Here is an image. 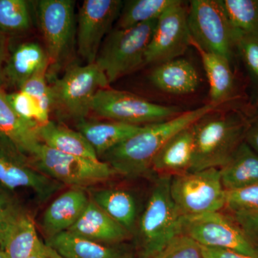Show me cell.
<instances>
[{
  "mask_svg": "<svg viewBox=\"0 0 258 258\" xmlns=\"http://www.w3.org/2000/svg\"><path fill=\"white\" fill-rule=\"evenodd\" d=\"M149 79L158 90L174 96L195 93L201 82L196 68L181 57L157 64Z\"/></svg>",
  "mask_w": 258,
  "mask_h": 258,
  "instance_id": "ffe728a7",
  "label": "cell"
},
{
  "mask_svg": "<svg viewBox=\"0 0 258 258\" xmlns=\"http://www.w3.org/2000/svg\"><path fill=\"white\" fill-rule=\"evenodd\" d=\"M235 36L258 37V0H220Z\"/></svg>",
  "mask_w": 258,
  "mask_h": 258,
  "instance_id": "f546056e",
  "label": "cell"
},
{
  "mask_svg": "<svg viewBox=\"0 0 258 258\" xmlns=\"http://www.w3.org/2000/svg\"><path fill=\"white\" fill-rule=\"evenodd\" d=\"M220 103L207 104L183 112L165 121L144 125L134 134L106 153L101 158L115 172L127 177H137L152 170L158 153L174 136L198 122L205 115L217 111Z\"/></svg>",
  "mask_w": 258,
  "mask_h": 258,
  "instance_id": "6da1fadb",
  "label": "cell"
},
{
  "mask_svg": "<svg viewBox=\"0 0 258 258\" xmlns=\"http://www.w3.org/2000/svg\"><path fill=\"white\" fill-rule=\"evenodd\" d=\"M171 176H161L156 181L139 230L144 258H152L175 236L181 234V220L170 191Z\"/></svg>",
  "mask_w": 258,
  "mask_h": 258,
  "instance_id": "5b68a950",
  "label": "cell"
},
{
  "mask_svg": "<svg viewBox=\"0 0 258 258\" xmlns=\"http://www.w3.org/2000/svg\"><path fill=\"white\" fill-rule=\"evenodd\" d=\"M232 217L246 235L258 245V212L236 214Z\"/></svg>",
  "mask_w": 258,
  "mask_h": 258,
  "instance_id": "e575fe53",
  "label": "cell"
},
{
  "mask_svg": "<svg viewBox=\"0 0 258 258\" xmlns=\"http://www.w3.org/2000/svg\"><path fill=\"white\" fill-rule=\"evenodd\" d=\"M188 10L176 0L158 19L146 52L145 64H160L179 58L190 45Z\"/></svg>",
  "mask_w": 258,
  "mask_h": 258,
  "instance_id": "7c38bea8",
  "label": "cell"
},
{
  "mask_svg": "<svg viewBox=\"0 0 258 258\" xmlns=\"http://www.w3.org/2000/svg\"><path fill=\"white\" fill-rule=\"evenodd\" d=\"M10 55L8 35L0 31V88L5 87L4 68Z\"/></svg>",
  "mask_w": 258,
  "mask_h": 258,
  "instance_id": "8d00e7d4",
  "label": "cell"
},
{
  "mask_svg": "<svg viewBox=\"0 0 258 258\" xmlns=\"http://www.w3.org/2000/svg\"><path fill=\"white\" fill-rule=\"evenodd\" d=\"M28 258H64L55 249L43 242H40L33 253Z\"/></svg>",
  "mask_w": 258,
  "mask_h": 258,
  "instance_id": "f35d334b",
  "label": "cell"
},
{
  "mask_svg": "<svg viewBox=\"0 0 258 258\" xmlns=\"http://www.w3.org/2000/svg\"><path fill=\"white\" fill-rule=\"evenodd\" d=\"M120 0H85L78 16L77 45L80 56L96 62L105 37L110 33L123 8Z\"/></svg>",
  "mask_w": 258,
  "mask_h": 258,
  "instance_id": "4fadbf2b",
  "label": "cell"
},
{
  "mask_svg": "<svg viewBox=\"0 0 258 258\" xmlns=\"http://www.w3.org/2000/svg\"><path fill=\"white\" fill-rule=\"evenodd\" d=\"M91 111L108 120L136 125L165 121L183 113L179 107L157 104L134 93L110 88L96 93Z\"/></svg>",
  "mask_w": 258,
  "mask_h": 258,
  "instance_id": "ba28073f",
  "label": "cell"
},
{
  "mask_svg": "<svg viewBox=\"0 0 258 258\" xmlns=\"http://www.w3.org/2000/svg\"><path fill=\"white\" fill-rule=\"evenodd\" d=\"M225 210L231 215L258 212V184L225 190Z\"/></svg>",
  "mask_w": 258,
  "mask_h": 258,
  "instance_id": "1f68e13d",
  "label": "cell"
},
{
  "mask_svg": "<svg viewBox=\"0 0 258 258\" xmlns=\"http://www.w3.org/2000/svg\"><path fill=\"white\" fill-rule=\"evenodd\" d=\"M200 246L203 258H255L230 249Z\"/></svg>",
  "mask_w": 258,
  "mask_h": 258,
  "instance_id": "d590c367",
  "label": "cell"
},
{
  "mask_svg": "<svg viewBox=\"0 0 258 258\" xmlns=\"http://www.w3.org/2000/svg\"><path fill=\"white\" fill-rule=\"evenodd\" d=\"M30 158L32 166L37 171L73 188L83 189L104 182L118 174L101 159L63 154L42 143Z\"/></svg>",
  "mask_w": 258,
  "mask_h": 258,
  "instance_id": "8992f818",
  "label": "cell"
},
{
  "mask_svg": "<svg viewBox=\"0 0 258 258\" xmlns=\"http://www.w3.org/2000/svg\"><path fill=\"white\" fill-rule=\"evenodd\" d=\"M89 200L84 189L79 188L68 190L53 200L42 216V230L47 238L69 230L81 216Z\"/></svg>",
  "mask_w": 258,
  "mask_h": 258,
  "instance_id": "44dd1931",
  "label": "cell"
},
{
  "mask_svg": "<svg viewBox=\"0 0 258 258\" xmlns=\"http://www.w3.org/2000/svg\"><path fill=\"white\" fill-rule=\"evenodd\" d=\"M190 45L198 50L210 85L212 103L223 104L230 99L235 91V77L230 60L225 57L205 50L191 37Z\"/></svg>",
  "mask_w": 258,
  "mask_h": 258,
  "instance_id": "cb8c5ba5",
  "label": "cell"
},
{
  "mask_svg": "<svg viewBox=\"0 0 258 258\" xmlns=\"http://www.w3.org/2000/svg\"><path fill=\"white\" fill-rule=\"evenodd\" d=\"M38 128L16 113L0 88V138L24 157H31L42 143Z\"/></svg>",
  "mask_w": 258,
  "mask_h": 258,
  "instance_id": "e0dca14e",
  "label": "cell"
},
{
  "mask_svg": "<svg viewBox=\"0 0 258 258\" xmlns=\"http://www.w3.org/2000/svg\"><path fill=\"white\" fill-rule=\"evenodd\" d=\"M152 258H203L201 246L189 236H175Z\"/></svg>",
  "mask_w": 258,
  "mask_h": 258,
  "instance_id": "836d02e7",
  "label": "cell"
},
{
  "mask_svg": "<svg viewBox=\"0 0 258 258\" xmlns=\"http://www.w3.org/2000/svg\"><path fill=\"white\" fill-rule=\"evenodd\" d=\"M69 232L100 243H116L128 238L130 232L108 216L90 199L88 205Z\"/></svg>",
  "mask_w": 258,
  "mask_h": 258,
  "instance_id": "7402d4cb",
  "label": "cell"
},
{
  "mask_svg": "<svg viewBox=\"0 0 258 258\" xmlns=\"http://www.w3.org/2000/svg\"><path fill=\"white\" fill-rule=\"evenodd\" d=\"M40 242L32 217L8 202L0 226V249L8 258H28Z\"/></svg>",
  "mask_w": 258,
  "mask_h": 258,
  "instance_id": "9a60e30c",
  "label": "cell"
},
{
  "mask_svg": "<svg viewBox=\"0 0 258 258\" xmlns=\"http://www.w3.org/2000/svg\"><path fill=\"white\" fill-rule=\"evenodd\" d=\"M25 158L0 138V183L5 187L28 188L41 200H47L60 189L62 184L37 171Z\"/></svg>",
  "mask_w": 258,
  "mask_h": 258,
  "instance_id": "5bb4252c",
  "label": "cell"
},
{
  "mask_svg": "<svg viewBox=\"0 0 258 258\" xmlns=\"http://www.w3.org/2000/svg\"><path fill=\"white\" fill-rule=\"evenodd\" d=\"M170 191L181 216L220 212L225 208V189L218 168L172 176Z\"/></svg>",
  "mask_w": 258,
  "mask_h": 258,
  "instance_id": "52a82bcc",
  "label": "cell"
},
{
  "mask_svg": "<svg viewBox=\"0 0 258 258\" xmlns=\"http://www.w3.org/2000/svg\"><path fill=\"white\" fill-rule=\"evenodd\" d=\"M30 2L0 0V31L5 35L22 33L31 26Z\"/></svg>",
  "mask_w": 258,
  "mask_h": 258,
  "instance_id": "4dcf8cb0",
  "label": "cell"
},
{
  "mask_svg": "<svg viewBox=\"0 0 258 258\" xmlns=\"http://www.w3.org/2000/svg\"><path fill=\"white\" fill-rule=\"evenodd\" d=\"M249 120L237 112L205 115L195 123V152L191 171L221 168L244 142Z\"/></svg>",
  "mask_w": 258,
  "mask_h": 258,
  "instance_id": "7a4b0ae2",
  "label": "cell"
},
{
  "mask_svg": "<svg viewBox=\"0 0 258 258\" xmlns=\"http://www.w3.org/2000/svg\"><path fill=\"white\" fill-rule=\"evenodd\" d=\"M191 38L205 50L231 61L235 36L220 0H192L188 10Z\"/></svg>",
  "mask_w": 258,
  "mask_h": 258,
  "instance_id": "30bf717a",
  "label": "cell"
},
{
  "mask_svg": "<svg viewBox=\"0 0 258 258\" xmlns=\"http://www.w3.org/2000/svg\"><path fill=\"white\" fill-rule=\"evenodd\" d=\"M8 202L5 200L3 195L0 193V226L3 222V217H4L5 210H6L7 205Z\"/></svg>",
  "mask_w": 258,
  "mask_h": 258,
  "instance_id": "ab89813d",
  "label": "cell"
},
{
  "mask_svg": "<svg viewBox=\"0 0 258 258\" xmlns=\"http://www.w3.org/2000/svg\"><path fill=\"white\" fill-rule=\"evenodd\" d=\"M195 152V123L172 137L158 153L152 170L161 176H174L191 171Z\"/></svg>",
  "mask_w": 258,
  "mask_h": 258,
  "instance_id": "d6986e66",
  "label": "cell"
},
{
  "mask_svg": "<svg viewBox=\"0 0 258 258\" xmlns=\"http://www.w3.org/2000/svg\"><path fill=\"white\" fill-rule=\"evenodd\" d=\"M38 133L42 144L57 152L86 159H100L89 142L78 131L50 120L39 127Z\"/></svg>",
  "mask_w": 258,
  "mask_h": 258,
  "instance_id": "484cf974",
  "label": "cell"
},
{
  "mask_svg": "<svg viewBox=\"0 0 258 258\" xmlns=\"http://www.w3.org/2000/svg\"><path fill=\"white\" fill-rule=\"evenodd\" d=\"M8 101L24 119L40 127L50 121L52 98L47 73L34 76L20 89L8 94Z\"/></svg>",
  "mask_w": 258,
  "mask_h": 258,
  "instance_id": "2e32d148",
  "label": "cell"
},
{
  "mask_svg": "<svg viewBox=\"0 0 258 258\" xmlns=\"http://www.w3.org/2000/svg\"><path fill=\"white\" fill-rule=\"evenodd\" d=\"M235 48L247 70L252 89L258 97V37L236 36Z\"/></svg>",
  "mask_w": 258,
  "mask_h": 258,
  "instance_id": "d6a6232c",
  "label": "cell"
},
{
  "mask_svg": "<svg viewBox=\"0 0 258 258\" xmlns=\"http://www.w3.org/2000/svg\"><path fill=\"white\" fill-rule=\"evenodd\" d=\"M50 59L41 45L37 42H25L15 49L4 68L5 86L19 90L37 75L47 73Z\"/></svg>",
  "mask_w": 258,
  "mask_h": 258,
  "instance_id": "ac0fdd59",
  "label": "cell"
},
{
  "mask_svg": "<svg viewBox=\"0 0 258 258\" xmlns=\"http://www.w3.org/2000/svg\"><path fill=\"white\" fill-rule=\"evenodd\" d=\"M75 3L72 0H41L37 15L50 59V67L57 71L71 53L76 33Z\"/></svg>",
  "mask_w": 258,
  "mask_h": 258,
  "instance_id": "8fae6325",
  "label": "cell"
},
{
  "mask_svg": "<svg viewBox=\"0 0 258 258\" xmlns=\"http://www.w3.org/2000/svg\"><path fill=\"white\" fill-rule=\"evenodd\" d=\"M106 75L96 62L73 66L60 79L50 84L52 109L57 114L77 123L91 111L93 98L100 90L109 88Z\"/></svg>",
  "mask_w": 258,
  "mask_h": 258,
  "instance_id": "3957f363",
  "label": "cell"
},
{
  "mask_svg": "<svg viewBox=\"0 0 258 258\" xmlns=\"http://www.w3.org/2000/svg\"><path fill=\"white\" fill-rule=\"evenodd\" d=\"M176 0H131L123 3L116 29H127L157 20Z\"/></svg>",
  "mask_w": 258,
  "mask_h": 258,
  "instance_id": "f1b7e54d",
  "label": "cell"
},
{
  "mask_svg": "<svg viewBox=\"0 0 258 258\" xmlns=\"http://www.w3.org/2000/svg\"><path fill=\"white\" fill-rule=\"evenodd\" d=\"M244 142L258 154V117L249 122Z\"/></svg>",
  "mask_w": 258,
  "mask_h": 258,
  "instance_id": "74e56055",
  "label": "cell"
},
{
  "mask_svg": "<svg viewBox=\"0 0 258 258\" xmlns=\"http://www.w3.org/2000/svg\"><path fill=\"white\" fill-rule=\"evenodd\" d=\"M220 171L225 190L258 184V154L242 142Z\"/></svg>",
  "mask_w": 258,
  "mask_h": 258,
  "instance_id": "d4e9b609",
  "label": "cell"
},
{
  "mask_svg": "<svg viewBox=\"0 0 258 258\" xmlns=\"http://www.w3.org/2000/svg\"><path fill=\"white\" fill-rule=\"evenodd\" d=\"M90 199L130 233L137 221V206L133 195L119 189L91 190Z\"/></svg>",
  "mask_w": 258,
  "mask_h": 258,
  "instance_id": "4316f807",
  "label": "cell"
},
{
  "mask_svg": "<svg viewBox=\"0 0 258 258\" xmlns=\"http://www.w3.org/2000/svg\"><path fill=\"white\" fill-rule=\"evenodd\" d=\"M46 244L64 258H125L118 249L69 231L48 237Z\"/></svg>",
  "mask_w": 258,
  "mask_h": 258,
  "instance_id": "83f0119b",
  "label": "cell"
},
{
  "mask_svg": "<svg viewBox=\"0 0 258 258\" xmlns=\"http://www.w3.org/2000/svg\"><path fill=\"white\" fill-rule=\"evenodd\" d=\"M144 125L126 124L120 122L90 121L77 123V131L82 134L96 152L98 159L118 144L138 133Z\"/></svg>",
  "mask_w": 258,
  "mask_h": 258,
  "instance_id": "603a6c76",
  "label": "cell"
},
{
  "mask_svg": "<svg viewBox=\"0 0 258 258\" xmlns=\"http://www.w3.org/2000/svg\"><path fill=\"white\" fill-rule=\"evenodd\" d=\"M0 258H8L1 249H0Z\"/></svg>",
  "mask_w": 258,
  "mask_h": 258,
  "instance_id": "60d3db41",
  "label": "cell"
},
{
  "mask_svg": "<svg viewBox=\"0 0 258 258\" xmlns=\"http://www.w3.org/2000/svg\"><path fill=\"white\" fill-rule=\"evenodd\" d=\"M181 232L205 247L230 249L258 258V245L233 217L221 211L182 216Z\"/></svg>",
  "mask_w": 258,
  "mask_h": 258,
  "instance_id": "9c48e42d",
  "label": "cell"
},
{
  "mask_svg": "<svg viewBox=\"0 0 258 258\" xmlns=\"http://www.w3.org/2000/svg\"><path fill=\"white\" fill-rule=\"evenodd\" d=\"M157 21L115 29L107 35L95 62L109 84L145 66L146 52Z\"/></svg>",
  "mask_w": 258,
  "mask_h": 258,
  "instance_id": "277c9868",
  "label": "cell"
}]
</instances>
